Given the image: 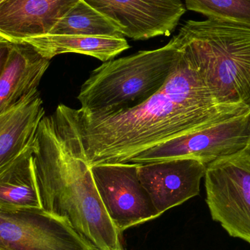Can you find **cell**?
<instances>
[{
    "label": "cell",
    "mask_w": 250,
    "mask_h": 250,
    "mask_svg": "<svg viewBox=\"0 0 250 250\" xmlns=\"http://www.w3.org/2000/svg\"><path fill=\"white\" fill-rule=\"evenodd\" d=\"M91 170L107 214L120 234L161 216L139 180L137 164L106 163L91 166Z\"/></svg>",
    "instance_id": "cell-8"
},
{
    "label": "cell",
    "mask_w": 250,
    "mask_h": 250,
    "mask_svg": "<svg viewBox=\"0 0 250 250\" xmlns=\"http://www.w3.org/2000/svg\"><path fill=\"white\" fill-rule=\"evenodd\" d=\"M204 178L211 218L232 237L250 244V155L223 157L208 165Z\"/></svg>",
    "instance_id": "cell-5"
},
{
    "label": "cell",
    "mask_w": 250,
    "mask_h": 250,
    "mask_svg": "<svg viewBox=\"0 0 250 250\" xmlns=\"http://www.w3.org/2000/svg\"><path fill=\"white\" fill-rule=\"evenodd\" d=\"M181 52L176 35L161 48L103 63L81 86V109L112 113L140 105L162 87Z\"/></svg>",
    "instance_id": "cell-4"
},
{
    "label": "cell",
    "mask_w": 250,
    "mask_h": 250,
    "mask_svg": "<svg viewBox=\"0 0 250 250\" xmlns=\"http://www.w3.org/2000/svg\"><path fill=\"white\" fill-rule=\"evenodd\" d=\"M0 250H94L66 220L43 208L0 207Z\"/></svg>",
    "instance_id": "cell-7"
},
{
    "label": "cell",
    "mask_w": 250,
    "mask_h": 250,
    "mask_svg": "<svg viewBox=\"0 0 250 250\" xmlns=\"http://www.w3.org/2000/svg\"><path fill=\"white\" fill-rule=\"evenodd\" d=\"M250 143V112L172 138L141 153L129 163L188 158L208 166L245 151Z\"/></svg>",
    "instance_id": "cell-6"
},
{
    "label": "cell",
    "mask_w": 250,
    "mask_h": 250,
    "mask_svg": "<svg viewBox=\"0 0 250 250\" xmlns=\"http://www.w3.org/2000/svg\"><path fill=\"white\" fill-rule=\"evenodd\" d=\"M187 10L208 19L250 27V0H184Z\"/></svg>",
    "instance_id": "cell-17"
},
{
    "label": "cell",
    "mask_w": 250,
    "mask_h": 250,
    "mask_svg": "<svg viewBox=\"0 0 250 250\" xmlns=\"http://www.w3.org/2000/svg\"><path fill=\"white\" fill-rule=\"evenodd\" d=\"M81 0H4L0 37L10 41L48 35Z\"/></svg>",
    "instance_id": "cell-12"
},
{
    "label": "cell",
    "mask_w": 250,
    "mask_h": 250,
    "mask_svg": "<svg viewBox=\"0 0 250 250\" xmlns=\"http://www.w3.org/2000/svg\"><path fill=\"white\" fill-rule=\"evenodd\" d=\"M4 1V0H0V2H1V1Z\"/></svg>",
    "instance_id": "cell-19"
},
{
    "label": "cell",
    "mask_w": 250,
    "mask_h": 250,
    "mask_svg": "<svg viewBox=\"0 0 250 250\" xmlns=\"http://www.w3.org/2000/svg\"><path fill=\"white\" fill-rule=\"evenodd\" d=\"M49 34L95 37H122L117 26L89 4L81 0Z\"/></svg>",
    "instance_id": "cell-16"
},
{
    "label": "cell",
    "mask_w": 250,
    "mask_h": 250,
    "mask_svg": "<svg viewBox=\"0 0 250 250\" xmlns=\"http://www.w3.org/2000/svg\"><path fill=\"white\" fill-rule=\"evenodd\" d=\"M38 89L0 112V169L5 167L35 142L45 110Z\"/></svg>",
    "instance_id": "cell-13"
},
{
    "label": "cell",
    "mask_w": 250,
    "mask_h": 250,
    "mask_svg": "<svg viewBox=\"0 0 250 250\" xmlns=\"http://www.w3.org/2000/svg\"><path fill=\"white\" fill-rule=\"evenodd\" d=\"M249 112L245 104L217 101L182 50L162 87L137 106L90 113L60 104L52 114L69 146L93 166L129 163L172 138Z\"/></svg>",
    "instance_id": "cell-1"
},
{
    "label": "cell",
    "mask_w": 250,
    "mask_h": 250,
    "mask_svg": "<svg viewBox=\"0 0 250 250\" xmlns=\"http://www.w3.org/2000/svg\"><path fill=\"white\" fill-rule=\"evenodd\" d=\"M176 36L217 101L250 108V27L214 19L189 20Z\"/></svg>",
    "instance_id": "cell-3"
},
{
    "label": "cell",
    "mask_w": 250,
    "mask_h": 250,
    "mask_svg": "<svg viewBox=\"0 0 250 250\" xmlns=\"http://www.w3.org/2000/svg\"><path fill=\"white\" fill-rule=\"evenodd\" d=\"M49 64L28 42L0 37V112L38 89Z\"/></svg>",
    "instance_id": "cell-11"
},
{
    "label": "cell",
    "mask_w": 250,
    "mask_h": 250,
    "mask_svg": "<svg viewBox=\"0 0 250 250\" xmlns=\"http://www.w3.org/2000/svg\"><path fill=\"white\" fill-rule=\"evenodd\" d=\"M33 157L43 209L67 221L94 250H125L91 166L68 145L52 114L39 125Z\"/></svg>",
    "instance_id": "cell-2"
},
{
    "label": "cell",
    "mask_w": 250,
    "mask_h": 250,
    "mask_svg": "<svg viewBox=\"0 0 250 250\" xmlns=\"http://www.w3.org/2000/svg\"><path fill=\"white\" fill-rule=\"evenodd\" d=\"M33 145L0 169V207L42 208Z\"/></svg>",
    "instance_id": "cell-15"
},
{
    "label": "cell",
    "mask_w": 250,
    "mask_h": 250,
    "mask_svg": "<svg viewBox=\"0 0 250 250\" xmlns=\"http://www.w3.org/2000/svg\"><path fill=\"white\" fill-rule=\"evenodd\" d=\"M117 26L123 36L143 41L169 36L186 8L181 0H84Z\"/></svg>",
    "instance_id": "cell-9"
},
{
    "label": "cell",
    "mask_w": 250,
    "mask_h": 250,
    "mask_svg": "<svg viewBox=\"0 0 250 250\" xmlns=\"http://www.w3.org/2000/svg\"><path fill=\"white\" fill-rule=\"evenodd\" d=\"M245 152L248 153L249 155H250V143L249 144V145L248 146V147H247L246 149L245 150Z\"/></svg>",
    "instance_id": "cell-18"
},
{
    "label": "cell",
    "mask_w": 250,
    "mask_h": 250,
    "mask_svg": "<svg viewBox=\"0 0 250 250\" xmlns=\"http://www.w3.org/2000/svg\"><path fill=\"white\" fill-rule=\"evenodd\" d=\"M32 45L43 57L51 60L60 54L75 53L91 56L103 62L130 48L124 37L48 35L22 40Z\"/></svg>",
    "instance_id": "cell-14"
},
{
    "label": "cell",
    "mask_w": 250,
    "mask_h": 250,
    "mask_svg": "<svg viewBox=\"0 0 250 250\" xmlns=\"http://www.w3.org/2000/svg\"><path fill=\"white\" fill-rule=\"evenodd\" d=\"M138 165V176L160 215L200 194L208 166L180 158Z\"/></svg>",
    "instance_id": "cell-10"
}]
</instances>
